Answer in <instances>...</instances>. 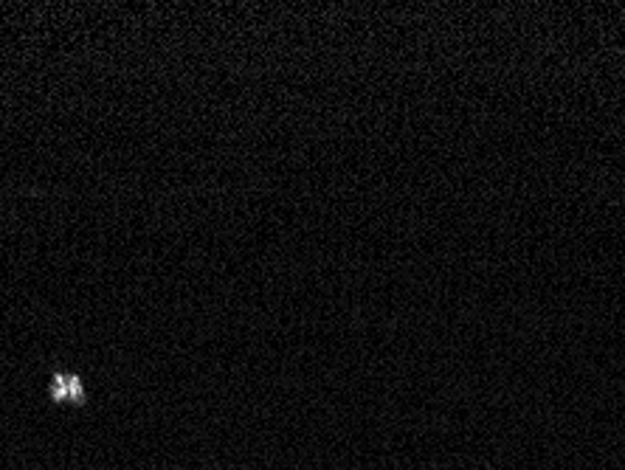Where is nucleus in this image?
<instances>
[{"mask_svg":"<svg viewBox=\"0 0 625 470\" xmlns=\"http://www.w3.org/2000/svg\"><path fill=\"white\" fill-rule=\"evenodd\" d=\"M51 392H54L57 400H79L82 397V386H79L77 378H71V375H57Z\"/></svg>","mask_w":625,"mask_h":470,"instance_id":"1","label":"nucleus"}]
</instances>
